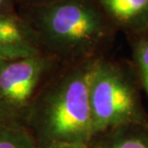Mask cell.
Instances as JSON below:
<instances>
[{
  "label": "cell",
  "mask_w": 148,
  "mask_h": 148,
  "mask_svg": "<svg viewBox=\"0 0 148 148\" xmlns=\"http://www.w3.org/2000/svg\"><path fill=\"white\" fill-rule=\"evenodd\" d=\"M93 135L130 123L148 122L140 95L119 66L98 59L90 86Z\"/></svg>",
  "instance_id": "cell-3"
},
{
  "label": "cell",
  "mask_w": 148,
  "mask_h": 148,
  "mask_svg": "<svg viewBox=\"0 0 148 148\" xmlns=\"http://www.w3.org/2000/svg\"><path fill=\"white\" fill-rule=\"evenodd\" d=\"M53 1L56 0H16V3H20L24 7H36V6L44 5Z\"/></svg>",
  "instance_id": "cell-11"
},
{
  "label": "cell",
  "mask_w": 148,
  "mask_h": 148,
  "mask_svg": "<svg viewBox=\"0 0 148 148\" xmlns=\"http://www.w3.org/2000/svg\"><path fill=\"white\" fill-rule=\"evenodd\" d=\"M16 13V0H0V16Z\"/></svg>",
  "instance_id": "cell-10"
},
{
  "label": "cell",
  "mask_w": 148,
  "mask_h": 148,
  "mask_svg": "<svg viewBox=\"0 0 148 148\" xmlns=\"http://www.w3.org/2000/svg\"><path fill=\"white\" fill-rule=\"evenodd\" d=\"M47 148H88L86 143H59L54 144Z\"/></svg>",
  "instance_id": "cell-12"
},
{
  "label": "cell",
  "mask_w": 148,
  "mask_h": 148,
  "mask_svg": "<svg viewBox=\"0 0 148 148\" xmlns=\"http://www.w3.org/2000/svg\"><path fill=\"white\" fill-rule=\"evenodd\" d=\"M21 16L32 26L43 53L63 66L97 59L106 29L99 12L87 0H56L25 7Z\"/></svg>",
  "instance_id": "cell-2"
},
{
  "label": "cell",
  "mask_w": 148,
  "mask_h": 148,
  "mask_svg": "<svg viewBox=\"0 0 148 148\" xmlns=\"http://www.w3.org/2000/svg\"><path fill=\"white\" fill-rule=\"evenodd\" d=\"M88 148H148V122L130 123L95 134Z\"/></svg>",
  "instance_id": "cell-6"
},
{
  "label": "cell",
  "mask_w": 148,
  "mask_h": 148,
  "mask_svg": "<svg viewBox=\"0 0 148 148\" xmlns=\"http://www.w3.org/2000/svg\"><path fill=\"white\" fill-rule=\"evenodd\" d=\"M135 57L141 88L148 98V40H141L137 44Z\"/></svg>",
  "instance_id": "cell-9"
},
{
  "label": "cell",
  "mask_w": 148,
  "mask_h": 148,
  "mask_svg": "<svg viewBox=\"0 0 148 148\" xmlns=\"http://www.w3.org/2000/svg\"><path fill=\"white\" fill-rule=\"evenodd\" d=\"M62 66L45 53L0 59V126L26 127L38 94Z\"/></svg>",
  "instance_id": "cell-4"
},
{
  "label": "cell",
  "mask_w": 148,
  "mask_h": 148,
  "mask_svg": "<svg viewBox=\"0 0 148 148\" xmlns=\"http://www.w3.org/2000/svg\"><path fill=\"white\" fill-rule=\"evenodd\" d=\"M100 2L109 14L121 21L137 16L148 5V0H100Z\"/></svg>",
  "instance_id": "cell-8"
},
{
  "label": "cell",
  "mask_w": 148,
  "mask_h": 148,
  "mask_svg": "<svg viewBox=\"0 0 148 148\" xmlns=\"http://www.w3.org/2000/svg\"><path fill=\"white\" fill-rule=\"evenodd\" d=\"M43 54L36 32L18 13L0 16V59L33 57Z\"/></svg>",
  "instance_id": "cell-5"
},
{
  "label": "cell",
  "mask_w": 148,
  "mask_h": 148,
  "mask_svg": "<svg viewBox=\"0 0 148 148\" xmlns=\"http://www.w3.org/2000/svg\"><path fill=\"white\" fill-rule=\"evenodd\" d=\"M98 59L62 66L38 94L26 123L38 148L90 143V86Z\"/></svg>",
  "instance_id": "cell-1"
},
{
  "label": "cell",
  "mask_w": 148,
  "mask_h": 148,
  "mask_svg": "<svg viewBox=\"0 0 148 148\" xmlns=\"http://www.w3.org/2000/svg\"><path fill=\"white\" fill-rule=\"evenodd\" d=\"M0 148H38L26 127L0 126Z\"/></svg>",
  "instance_id": "cell-7"
}]
</instances>
